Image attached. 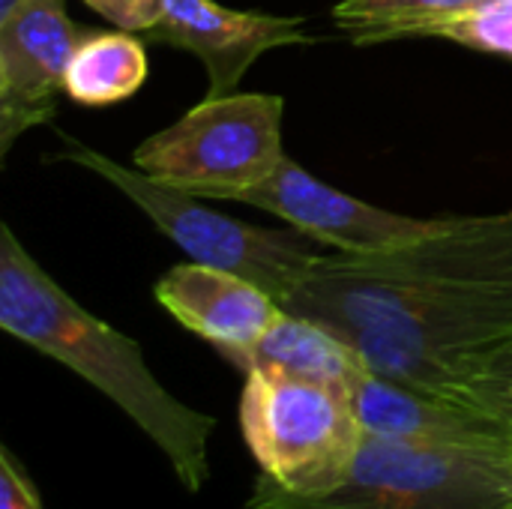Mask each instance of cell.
<instances>
[{
    "instance_id": "obj_1",
    "label": "cell",
    "mask_w": 512,
    "mask_h": 509,
    "mask_svg": "<svg viewBox=\"0 0 512 509\" xmlns=\"http://www.w3.org/2000/svg\"><path fill=\"white\" fill-rule=\"evenodd\" d=\"M282 309L342 336L369 372L459 402L468 366L512 336V213L387 252H324Z\"/></svg>"
},
{
    "instance_id": "obj_2",
    "label": "cell",
    "mask_w": 512,
    "mask_h": 509,
    "mask_svg": "<svg viewBox=\"0 0 512 509\" xmlns=\"http://www.w3.org/2000/svg\"><path fill=\"white\" fill-rule=\"evenodd\" d=\"M0 327L105 393L162 450L189 495L207 486L216 420L174 399L150 372L138 342L78 306L9 225L0 228Z\"/></svg>"
},
{
    "instance_id": "obj_3",
    "label": "cell",
    "mask_w": 512,
    "mask_h": 509,
    "mask_svg": "<svg viewBox=\"0 0 512 509\" xmlns=\"http://www.w3.org/2000/svg\"><path fill=\"white\" fill-rule=\"evenodd\" d=\"M249 509H512L510 447L363 435L345 474L321 492H285L258 474Z\"/></svg>"
},
{
    "instance_id": "obj_4",
    "label": "cell",
    "mask_w": 512,
    "mask_h": 509,
    "mask_svg": "<svg viewBox=\"0 0 512 509\" xmlns=\"http://www.w3.org/2000/svg\"><path fill=\"white\" fill-rule=\"evenodd\" d=\"M66 150L60 159H72L102 180H108L120 195H126L168 240H174L189 261L237 273L258 288H264L279 306L294 294V288L309 276L315 261L324 255L321 243L297 228L276 231L246 225L240 219L222 216L195 201V195L171 189L141 168L132 171L93 147H84L63 135Z\"/></svg>"
},
{
    "instance_id": "obj_5",
    "label": "cell",
    "mask_w": 512,
    "mask_h": 509,
    "mask_svg": "<svg viewBox=\"0 0 512 509\" xmlns=\"http://www.w3.org/2000/svg\"><path fill=\"white\" fill-rule=\"evenodd\" d=\"M282 96L228 93L204 99L135 147V168L195 198L234 201L264 183L282 150Z\"/></svg>"
},
{
    "instance_id": "obj_6",
    "label": "cell",
    "mask_w": 512,
    "mask_h": 509,
    "mask_svg": "<svg viewBox=\"0 0 512 509\" xmlns=\"http://www.w3.org/2000/svg\"><path fill=\"white\" fill-rule=\"evenodd\" d=\"M240 429L261 477L285 492L333 486L363 441L345 390L267 369L246 372Z\"/></svg>"
},
{
    "instance_id": "obj_7",
    "label": "cell",
    "mask_w": 512,
    "mask_h": 509,
    "mask_svg": "<svg viewBox=\"0 0 512 509\" xmlns=\"http://www.w3.org/2000/svg\"><path fill=\"white\" fill-rule=\"evenodd\" d=\"M234 201L267 210L321 246H333L336 252H387L441 234L462 219H414L381 210L327 186L288 156L264 183L240 192Z\"/></svg>"
},
{
    "instance_id": "obj_8",
    "label": "cell",
    "mask_w": 512,
    "mask_h": 509,
    "mask_svg": "<svg viewBox=\"0 0 512 509\" xmlns=\"http://www.w3.org/2000/svg\"><path fill=\"white\" fill-rule=\"evenodd\" d=\"M84 33L66 15V0H21L0 15V159L27 129L54 120Z\"/></svg>"
},
{
    "instance_id": "obj_9",
    "label": "cell",
    "mask_w": 512,
    "mask_h": 509,
    "mask_svg": "<svg viewBox=\"0 0 512 509\" xmlns=\"http://www.w3.org/2000/svg\"><path fill=\"white\" fill-rule=\"evenodd\" d=\"M303 27L306 18L300 15L240 12L216 0H165L162 15L150 30H144V39L195 54L207 69V96L219 99L234 93L246 69L261 54L282 45L315 42Z\"/></svg>"
},
{
    "instance_id": "obj_10",
    "label": "cell",
    "mask_w": 512,
    "mask_h": 509,
    "mask_svg": "<svg viewBox=\"0 0 512 509\" xmlns=\"http://www.w3.org/2000/svg\"><path fill=\"white\" fill-rule=\"evenodd\" d=\"M156 300L237 369L285 312L255 282L198 261L171 267L156 282Z\"/></svg>"
},
{
    "instance_id": "obj_11",
    "label": "cell",
    "mask_w": 512,
    "mask_h": 509,
    "mask_svg": "<svg viewBox=\"0 0 512 509\" xmlns=\"http://www.w3.org/2000/svg\"><path fill=\"white\" fill-rule=\"evenodd\" d=\"M348 396L363 435L372 438L507 447L504 426L486 411L396 384L375 372H363Z\"/></svg>"
},
{
    "instance_id": "obj_12",
    "label": "cell",
    "mask_w": 512,
    "mask_h": 509,
    "mask_svg": "<svg viewBox=\"0 0 512 509\" xmlns=\"http://www.w3.org/2000/svg\"><path fill=\"white\" fill-rule=\"evenodd\" d=\"M240 369L243 372L267 369V372L327 384L345 393H351L354 381L363 372H369L363 357L342 336H336L318 321L291 312L279 315V321L252 348V354L243 360Z\"/></svg>"
},
{
    "instance_id": "obj_13",
    "label": "cell",
    "mask_w": 512,
    "mask_h": 509,
    "mask_svg": "<svg viewBox=\"0 0 512 509\" xmlns=\"http://www.w3.org/2000/svg\"><path fill=\"white\" fill-rule=\"evenodd\" d=\"M147 51L132 30H87L75 45L63 90L72 102L102 108L129 99L147 81Z\"/></svg>"
},
{
    "instance_id": "obj_14",
    "label": "cell",
    "mask_w": 512,
    "mask_h": 509,
    "mask_svg": "<svg viewBox=\"0 0 512 509\" xmlns=\"http://www.w3.org/2000/svg\"><path fill=\"white\" fill-rule=\"evenodd\" d=\"M480 0H339L333 6L336 27L357 45H375L420 30L447 15L465 12Z\"/></svg>"
},
{
    "instance_id": "obj_15",
    "label": "cell",
    "mask_w": 512,
    "mask_h": 509,
    "mask_svg": "<svg viewBox=\"0 0 512 509\" xmlns=\"http://www.w3.org/2000/svg\"><path fill=\"white\" fill-rule=\"evenodd\" d=\"M420 36H441L465 48L512 60V0H480L465 12L426 24Z\"/></svg>"
},
{
    "instance_id": "obj_16",
    "label": "cell",
    "mask_w": 512,
    "mask_h": 509,
    "mask_svg": "<svg viewBox=\"0 0 512 509\" xmlns=\"http://www.w3.org/2000/svg\"><path fill=\"white\" fill-rule=\"evenodd\" d=\"M459 402L474 405L504 426L512 453V336L483 351L465 372Z\"/></svg>"
},
{
    "instance_id": "obj_17",
    "label": "cell",
    "mask_w": 512,
    "mask_h": 509,
    "mask_svg": "<svg viewBox=\"0 0 512 509\" xmlns=\"http://www.w3.org/2000/svg\"><path fill=\"white\" fill-rule=\"evenodd\" d=\"M84 3L96 9L102 18H108L114 27L132 33L150 30L165 6V0H84Z\"/></svg>"
},
{
    "instance_id": "obj_18",
    "label": "cell",
    "mask_w": 512,
    "mask_h": 509,
    "mask_svg": "<svg viewBox=\"0 0 512 509\" xmlns=\"http://www.w3.org/2000/svg\"><path fill=\"white\" fill-rule=\"evenodd\" d=\"M0 509H45L33 480L9 447L0 450Z\"/></svg>"
},
{
    "instance_id": "obj_19",
    "label": "cell",
    "mask_w": 512,
    "mask_h": 509,
    "mask_svg": "<svg viewBox=\"0 0 512 509\" xmlns=\"http://www.w3.org/2000/svg\"><path fill=\"white\" fill-rule=\"evenodd\" d=\"M18 3H21V0H0V15H6V12H9V9H15Z\"/></svg>"
}]
</instances>
